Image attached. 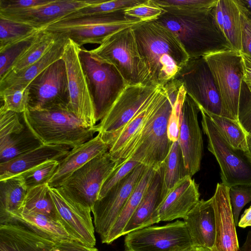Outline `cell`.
Wrapping results in <instances>:
<instances>
[{
  "mask_svg": "<svg viewBox=\"0 0 251 251\" xmlns=\"http://www.w3.org/2000/svg\"><path fill=\"white\" fill-rule=\"evenodd\" d=\"M56 242L16 220L0 224V251H55Z\"/></svg>",
  "mask_w": 251,
  "mask_h": 251,
  "instance_id": "21",
  "label": "cell"
},
{
  "mask_svg": "<svg viewBox=\"0 0 251 251\" xmlns=\"http://www.w3.org/2000/svg\"><path fill=\"white\" fill-rule=\"evenodd\" d=\"M27 191L17 176L0 180V224L11 222L13 215L22 208Z\"/></svg>",
  "mask_w": 251,
  "mask_h": 251,
  "instance_id": "29",
  "label": "cell"
},
{
  "mask_svg": "<svg viewBox=\"0 0 251 251\" xmlns=\"http://www.w3.org/2000/svg\"><path fill=\"white\" fill-rule=\"evenodd\" d=\"M241 63L243 69V81L251 92V55L241 52Z\"/></svg>",
  "mask_w": 251,
  "mask_h": 251,
  "instance_id": "52",
  "label": "cell"
},
{
  "mask_svg": "<svg viewBox=\"0 0 251 251\" xmlns=\"http://www.w3.org/2000/svg\"><path fill=\"white\" fill-rule=\"evenodd\" d=\"M58 222L72 240L94 247L96 240L91 209L75 201L60 188L49 189Z\"/></svg>",
  "mask_w": 251,
  "mask_h": 251,
  "instance_id": "17",
  "label": "cell"
},
{
  "mask_svg": "<svg viewBox=\"0 0 251 251\" xmlns=\"http://www.w3.org/2000/svg\"><path fill=\"white\" fill-rule=\"evenodd\" d=\"M38 30L29 25L0 17V49Z\"/></svg>",
  "mask_w": 251,
  "mask_h": 251,
  "instance_id": "39",
  "label": "cell"
},
{
  "mask_svg": "<svg viewBox=\"0 0 251 251\" xmlns=\"http://www.w3.org/2000/svg\"><path fill=\"white\" fill-rule=\"evenodd\" d=\"M125 245L132 251H179L193 246L184 221L178 220L131 232L126 235Z\"/></svg>",
  "mask_w": 251,
  "mask_h": 251,
  "instance_id": "15",
  "label": "cell"
},
{
  "mask_svg": "<svg viewBox=\"0 0 251 251\" xmlns=\"http://www.w3.org/2000/svg\"><path fill=\"white\" fill-rule=\"evenodd\" d=\"M116 166L108 151L76 170L58 188L75 201L92 209L103 183Z\"/></svg>",
  "mask_w": 251,
  "mask_h": 251,
  "instance_id": "11",
  "label": "cell"
},
{
  "mask_svg": "<svg viewBox=\"0 0 251 251\" xmlns=\"http://www.w3.org/2000/svg\"><path fill=\"white\" fill-rule=\"evenodd\" d=\"M241 1L251 12V0H241Z\"/></svg>",
  "mask_w": 251,
  "mask_h": 251,
  "instance_id": "56",
  "label": "cell"
},
{
  "mask_svg": "<svg viewBox=\"0 0 251 251\" xmlns=\"http://www.w3.org/2000/svg\"><path fill=\"white\" fill-rule=\"evenodd\" d=\"M155 171L149 167L140 179L110 230L104 243L110 244L122 236L124 228L140 204Z\"/></svg>",
  "mask_w": 251,
  "mask_h": 251,
  "instance_id": "31",
  "label": "cell"
},
{
  "mask_svg": "<svg viewBox=\"0 0 251 251\" xmlns=\"http://www.w3.org/2000/svg\"><path fill=\"white\" fill-rule=\"evenodd\" d=\"M99 0H51L46 4L0 17L25 23L38 29H46L73 12L97 3Z\"/></svg>",
  "mask_w": 251,
  "mask_h": 251,
  "instance_id": "19",
  "label": "cell"
},
{
  "mask_svg": "<svg viewBox=\"0 0 251 251\" xmlns=\"http://www.w3.org/2000/svg\"><path fill=\"white\" fill-rule=\"evenodd\" d=\"M240 12L242 50L251 55V12L241 0H237Z\"/></svg>",
  "mask_w": 251,
  "mask_h": 251,
  "instance_id": "49",
  "label": "cell"
},
{
  "mask_svg": "<svg viewBox=\"0 0 251 251\" xmlns=\"http://www.w3.org/2000/svg\"><path fill=\"white\" fill-rule=\"evenodd\" d=\"M39 30L0 49V78L4 75L19 56L32 43Z\"/></svg>",
  "mask_w": 251,
  "mask_h": 251,
  "instance_id": "42",
  "label": "cell"
},
{
  "mask_svg": "<svg viewBox=\"0 0 251 251\" xmlns=\"http://www.w3.org/2000/svg\"><path fill=\"white\" fill-rule=\"evenodd\" d=\"M173 108L162 86L157 101L141 126L126 145L111 156L117 166L133 160L154 170L161 166L173 144L168 135V125Z\"/></svg>",
  "mask_w": 251,
  "mask_h": 251,
  "instance_id": "1",
  "label": "cell"
},
{
  "mask_svg": "<svg viewBox=\"0 0 251 251\" xmlns=\"http://www.w3.org/2000/svg\"><path fill=\"white\" fill-rule=\"evenodd\" d=\"M229 197L236 226L242 209L251 201V185H239L229 188Z\"/></svg>",
  "mask_w": 251,
  "mask_h": 251,
  "instance_id": "44",
  "label": "cell"
},
{
  "mask_svg": "<svg viewBox=\"0 0 251 251\" xmlns=\"http://www.w3.org/2000/svg\"><path fill=\"white\" fill-rule=\"evenodd\" d=\"M126 251H131V250H126Z\"/></svg>",
  "mask_w": 251,
  "mask_h": 251,
  "instance_id": "59",
  "label": "cell"
},
{
  "mask_svg": "<svg viewBox=\"0 0 251 251\" xmlns=\"http://www.w3.org/2000/svg\"><path fill=\"white\" fill-rule=\"evenodd\" d=\"M140 164L135 161L128 160L117 166L103 183L98 200L102 199L110 189L123 179Z\"/></svg>",
  "mask_w": 251,
  "mask_h": 251,
  "instance_id": "47",
  "label": "cell"
},
{
  "mask_svg": "<svg viewBox=\"0 0 251 251\" xmlns=\"http://www.w3.org/2000/svg\"><path fill=\"white\" fill-rule=\"evenodd\" d=\"M161 91L162 86H159L152 97L142 107L118 136L109 145L108 152L111 156L120 151L138 130L157 101Z\"/></svg>",
  "mask_w": 251,
  "mask_h": 251,
  "instance_id": "35",
  "label": "cell"
},
{
  "mask_svg": "<svg viewBox=\"0 0 251 251\" xmlns=\"http://www.w3.org/2000/svg\"><path fill=\"white\" fill-rule=\"evenodd\" d=\"M193 246L212 251L215 244L216 221L212 198L200 200L183 219Z\"/></svg>",
  "mask_w": 251,
  "mask_h": 251,
  "instance_id": "25",
  "label": "cell"
},
{
  "mask_svg": "<svg viewBox=\"0 0 251 251\" xmlns=\"http://www.w3.org/2000/svg\"><path fill=\"white\" fill-rule=\"evenodd\" d=\"M71 149L68 146L42 145L9 161L0 164V180L17 176L50 160L60 161Z\"/></svg>",
  "mask_w": 251,
  "mask_h": 251,
  "instance_id": "26",
  "label": "cell"
},
{
  "mask_svg": "<svg viewBox=\"0 0 251 251\" xmlns=\"http://www.w3.org/2000/svg\"><path fill=\"white\" fill-rule=\"evenodd\" d=\"M212 73L223 107L230 119L238 122L240 97L243 83L240 51L227 50L203 57Z\"/></svg>",
  "mask_w": 251,
  "mask_h": 251,
  "instance_id": "9",
  "label": "cell"
},
{
  "mask_svg": "<svg viewBox=\"0 0 251 251\" xmlns=\"http://www.w3.org/2000/svg\"><path fill=\"white\" fill-rule=\"evenodd\" d=\"M199 185L189 176L178 182L167 195L158 209L160 221L184 219L200 201Z\"/></svg>",
  "mask_w": 251,
  "mask_h": 251,
  "instance_id": "22",
  "label": "cell"
},
{
  "mask_svg": "<svg viewBox=\"0 0 251 251\" xmlns=\"http://www.w3.org/2000/svg\"><path fill=\"white\" fill-rule=\"evenodd\" d=\"M213 7L186 13L163 11L155 21L174 33L189 59L231 50L217 24Z\"/></svg>",
  "mask_w": 251,
  "mask_h": 251,
  "instance_id": "3",
  "label": "cell"
},
{
  "mask_svg": "<svg viewBox=\"0 0 251 251\" xmlns=\"http://www.w3.org/2000/svg\"><path fill=\"white\" fill-rule=\"evenodd\" d=\"M160 168L162 175V196L164 199L178 182L188 176L178 140L173 142L169 154Z\"/></svg>",
  "mask_w": 251,
  "mask_h": 251,
  "instance_id": "34",
  "label": "cell"
},
{
  "mask_svg": "<svg viewBox=\"0 0 251 251\" xmlns=\"http://www.w3.org/2000/svg\"><path fill=\"white\" fill-rule=\"evenodd\" d=\"M206 113L231 146L236 149L249 151L247 134L238 122L224 117Z\"/></svg>",
  "mask_w": 251,
  "mask_h": 251,
  "instance_id": "37",
  "label": "cell"
},
{
  "mask_svg": "<svg viewBox=\"0 0 251 251\" xmlns=\"http://www.w3.org/2000/svg\"><path fill=\"white\" fill-rule=\"evenodd\" d=\"M79 56L100 122L128 85L114 65L90 50L80 48Z\"/></svg>",
  "mask_w": 251,
  "mask_h": 251,
  "instance_id": "7",
  "label": "cell"
},
{
  "mask_svg": "<svg viewBox=\"0 0 251 251\" xmlns=\"http://www.w3.org/2000/svg\"><path fill=\"white\" fill-rule=\"evenodd\" d=\"M159 86L127 85L94 128L109 145L115 139Z\"/></svg>",
  "mask_w": 251,
  "mask_h": 251,
  "instance_id": "13",
  "label": "cell"
},
{
  "mask_svg": "<svg viewBox=\"0 0 251 251\" xmlns=\"http://www.w3.org/2000/svg\"><path fill=\"white\" fill-rule=\"evenodd\" d=\"M213 12L217 24L232 50L241 51V19L237 0H217Z\"/></svg>",
  "mask_w": 251,
  "mask_h": 251,
  "instance_id": "28",
  "label": "cell"
},
{
  "mask_svg": "<svg viewBox=\"0 0 251 251\" xmlns=\"http://www.w3.org/2000/svg\"><path fill=\"white\" fill-rule=\"evenodd\" d=\"M12 220L22 223L38 234L55 242L72 240L57 220L44 214L21 209L13 215Z\"/></svg>",
  "mask_w": 251,
  "mask_h": 251,
  "instance_id": "30",
  "label": "cell"
},
{
  "mask_svg": "<svg viewBox=\"0 0 251 251\" xmlns=\"http://www.w3.org/2000/svg\"><path fill=\"white\" fill-rule=\"evenodd\" d=\"M49 189L48 183L28 189L21 209L44 214L57 220Z\"/></svg>",
  "mask_w": 251,
  "mask_h": 251,
  "instance_id": "36",
  "label": "cell"
},
{
  "mask_svg": "<svg viewBox=\"0 0 251 251\" xmlns=\"http://www.w3.org/2000/svg\"><path fill=\"white\" fill-rule=\"evenodd\" d=\"M239 251H251V230H250L244 244L239 248Z\"/></svg>",
  "mask_w": 251,
  "mask_h": 251,
  "instance_id": "54",
  "label": "cell"
},
{
  "mask_svg": "<svg viewBox=\"0 0 251 251\" xmlns=\"http://www.w3.org/2000/svg\"><path fill=\"white\" fill-rule=\"evenodd\" d=\"M132 28L152 84L164 86L188 61V55L174 33L155 20L141 22Z\"/></svg>",
  "mask_w": 251,
  "mask_h": 251,
  "instance_id": "2",
  "label": "cell"
},
{
  "mask_svg": "<svg viewBox=\"0 0 251 251\" xmlns=\"http://www.w3.org/2000/svg\"><path fill=\"white\" fill-rule=\"evenodd\" d=\"M238 120L246 133L251 135V92L244 82L240 97Z\"/></svg>",
  "mask_w": 251,
  "mask_h": 251,
  "instance_id": "48",
  "label": "cell"
},
{
  "mask_svg": "<svg viewBox=\"0 0 251 251\" xmlns=\"http://www.w3.org/2000/svg\"><path fill=\"white\" fill-rule=\"evenodd\" d=\"M25 126L43 145H63L71 149L94 137V127H86L69 110H35L22 114Z\"/></svg>",
  "mask_w": 251,
  "mask_h": 251,
  "instance_id": "4",
  "label": "cell"
},
{
  "mask_svg": "<svg viewBox=\"0 0 251 251\" xmlns=\"http://www.w3.org/2000/svg\"><path fill=\"white\" fill-rule=\"evenodd\" d=\"M55 251H60L57 248H56Z\"/></svg>",
  "mask_w": 251,
  "mask_h": 251,
  "instance_id": "58",
  "label": "cell"
},
{
  "mask_svg": "<svg viewBox=\"0 0 251 251\" xmlns=\"http://www.w3.org/2000/svg\"><path fill=\"white\" fill-rule=\"evenodd\" d=\"M59 165V161L50 160L16 176L23 180L28 190L37 186L48 183L56 171Z\"/></svg>",
  "mask_w": 251,
  "mask_h": 251,
  "instance_id": "40",
  "label": "cell"
},
{
  "mask_svg": "<svg viewBox=\"0 0 251 251\" xmlns=\"http://www.w3.org/2000/svg\"><path fill=\"white\" fill-rule=\"evenodd\" d=\"M132 27L112 34L98 47L90 50L114 65L128 85L155 86L140 55Z\"/></svg>",
  "mask_w": 251,
  "mask_h": 251,
  "instance_id": "6",
  "label": "cell"
},
{
  "mask_svg": "<svg viewBox=\"0 0 251 251\" xmlns=\"http://www.w3.org/2000/svg\"><path fill=\"white\" fill-rule=\"evenodd\" d=\"M51 0H0V14L18 12L44 5Z\"/></svg>",
  "mask_w": 251,
  "mask_h": 251,
  "instance_id": "50",
  "label": "cell"
},
{
  "mask_svg": "<svg viewBox=\"0 0 251 251\" xmlns=\"http://www.w3.org/2000/svg\"><path fill=\"white\" fill-rule=\"evenodd\" d=\"M199 107L186 93L180 110L178 143L185 170L192 177L200 170L203 152V140L198 122Z\"/></svg>",
  "mask_w": 251,
  "mask_h": 251,
  "instance_id": "18",
  "label": "cell"
},
{
  "mask_svg": "<svg viewBox=\"0 0 251 251\" xmlns=\"http://www.w3.org/2000/svg\"><path fill=\"white\" fill-rule=\"evenodd\" d=\"M42 145L25 126L20 133L0 140V164L9 161Z\"/></svg>",
  "mask_w": 251,
  "mask_h": 251,
  "instance_id": "33",
  "label": "cell"
},
{
  "mask_svg": "<svg viewBox=\"0 0 251 251\" xmlns=\"http://www.w3.org/2000/svg\"><path fill=\"white\" fill-rule=\"evenodd\" d=\"M125 14L143 22L154 21L162 13V9L155 5L152 0H145L139 4L126 9Z\"/></svg>",
  "mask_w": 251,
  "mask_h": 251,
  "instance_id": "46",
  "label": "cell"
},
{
  "mask_svg": "<svg viewBox=\"0 0 251 251\" xmlns=\"http://www.w3.org/2000/svg\"><path fill=\"white\" fill-rule=\"evenodd\" d=\"M80 47L68 39L62 59L68 76L70 111L87 127L97 124L96 112L87 81L80 61Z\"/></svg>",
  "mask_w": 251,
  "mask_h": 251,
  "instance_id": "14",
  "label": "cell"
},
{
  "mask_svg": "<svg viewBox=\"0 0 251 251\" xmlns=\"http://www.w3.org/2000/svg\"><path fill=\"white\" fill-rule=\"evenodd\" d=\"M175 77L199 107L207 113L229 119L203 57L189 59Z\"/></svg>",
  "mask_w": 251,
  "mask_h": 251,
  "instance_id": "12",
  "label": "cell"
},
{
  "mask_svg": "<svg viewBox=\"0 0 251 251\" xmlns=\"http://www.w3.org/2000/svg\"><path fill=\"white\" fill-rule=\"evenodd\" d=\"M149 168L140 164L95 203L91 209L94 227L102 243L136 185Z\"/></svg>",
  "mask_w": 251,
  "mask_h": 251,
  "instance_id": "16",
  "label": "cell"
},
{
  "mask_svg": "<svg viewBox=\"0 0 251 251\" xmlns=\"http://www.w3.org/2000/svg\"><path fill=\"white\" fill-rule=\"evenodd\" d=\"M22 114L20 116L21 114L0 108V140L24 130L25 126Z\"/></svg>",
  "mask_w": 251,
  "mask_h": 251,
  "instance_id": "45",
  "label": "cell"
},
{
  "mask_svg": "<svg viewBox=\"0 0 251 251\" xmlns=\"http://www.w3.org/2000/svg\"><path fill=\"white\" fill-rule=\"evenodd\" d=\"M0 97L2 102L0 109L19 114L23 113L28 105V87L26 88H10L1 90Z\"/></svg>",
  "mask_w": 251,
  "mask_h": 251,
  "instance_id": "43",
  "label": "cell"
},
{
  "mask_svg": "<svg viewBox=\"0 0 251 251\" xmlns=\"http://www.w3.org/2000/svg\"><path fill=\"white\" fill-rule=\"evenodd\" d=\"M59 36L60 34L45 29L40 30L32 43L2 77L16 74L37 61L50 50Z\"/></svg>",
  "mask_w": 251,
  "mask_h": 251,
  "instance_id": "32",
  "label": "cell"
},
{
  "mask_svg": "<svg viewBox=\"0 0 251 251\" xmlns=\"http://www.w3.org/2000/svg\"><path fill=\"white\" fill-rule=\"evenodd\" d=\"M179 251H212V250L205 247L193 246Z\"/></svg>",
  "mask_w": 251,
  "mask_h": 251,
  "instance_id": "55",
  "label": "cell"
},
{
  "mask_svg": "<svg viewBox=\"0 0 251 251\" xmlns=\"http://www.w3.org/2000/svg\"><path fill=\"white\" fill-rule=\"evenodd\" d=\"M238 226L243 228L251 226V205L246 209L241 215Z\"/></svg>",
  "mask_w": 251,
  "mask_h": 251,
  "instance_id": "53",
  "label": "cell"
},
{
  "mask_svg": "<svg viewBox=\"0 0 251 251\" xmlns=\"http://www.w3.org/2000/svg\"><path fill=\"white\" fill-rule=\"evenodd\" d=\"M145 1V0H99L97 3L80 9L63 19L124 11L126 9L141 4Z\"/></svg>",
  "mask_w": 251,
  "mask_h": 251,
  "instance_id": "38",
  "label": "cell"
},
{
  "mask_svg": "<svg viewBox=\"0 0 251 251\" xmlns=\"http://www.w3.org/2000/svg\"><path fill=\"white\" fill-rule=\"evenodd\" d=\"M199 108L203 131L207 138V149L219 165L222 183L228 188L251 185V154L249 151L231 146L206 112L201 107Z\"/></svg>",
  "mask_w": 251,
  "mask_h": 251,
  "instance_id": "8",
  "label": "cell"
},
{
  "mask_svg": "<svg viewBox=\"0 0 251 251\" xmlns=\"http://www.w3.org/2000/svg\"><path fill=\"white\" fill-rule=\"evenodd\" d=\"M56 245L60 251H99L95 247H89L74 240L59 241Z\"/></svg>",
  "mask_w": 251,
  "mask_h": 251,
  "instance_id": "51",
  "label": "cell"
},
{
  "mask_svg": "<svg viewBox=\"0 0 251 251\" xmlns=\"http://www.w3.org/2000/svg\"><path fill=\"white\" fill-rule=\"evenodd\" d=\"M229 189L222 183H218L212 197L216 221L215 244L212 251H239Z\"/></svg>",
  "mask_w": 251,
  "mask_h": 251,
  "instance_id": "20",
  "label": "cell"
},
{
  "mask_svg": "<svg viewBox=\"0 0 251 251\" xmlns=\"http://www.w3.org/2000/svg\"><path fill=\"white\" fill-rule=\"evenodd\" d=\"M163 200L162 175L160 167L155 170L140 204L124 228L122 236L159 223L157 211Z\"/></svg>",
  "mask_w": 251,
  "mask_h": 251,
  "instance_id": "24",
  "label": "cell"
},
{
  "mask_svg": "<svg viewBox=\"0 0 251 251\" xmlns=\"http://www.w3.org/2000/svg\"><path fill=\"white\" fill-rule=\"evenodd\" d=\"M247 143L249 151L251 154V135L247 134Z\"/></svg>",
  "mask_w": 251,
  "mask_h": 251,
  "instance_id": "57",
  "label": "cell"
},
{
  "mask_svg": "<svg viewBox=\"0 0 251 251\" xmlns=\"http://www.w3.org/2000/svg\"><path fill=\"white\" fill-rule=\"evenodd\" d=\"M163 11L186 13L212 8L217 0H152Z\"/></svg>",
  "mask_w": 251,
  "mask_h": 251,
  "instance_id": "41",
  "label": "cell"
},
{
  "mask_svg": "<svg viewBox=\"0 0 251 251\" xmlns=\"http://www.w3.org/2000/svg\"><path fill=\"white\" fill-rule=\"evenodd\" d=\"M108 150L109 146L100 133L80 146L72 149L59 161L58 167L50 180L49 185L50 187H59L76 170Z\"/></svg>",
  "mask_w": 251,
  "mask_h": 251,
  "instance_id": "23",
  "label": "cell"
},
{
  "mask_svg": "<svg viewBox=\"0 0 251 251\" xmlns=\"http://www.w3.org/2000/svg\"><path fill=\"white\" fill-rule=\"evenodd\" d=\"M68 40L60 34L59 37L50 50L37 61L16 74L0 79V91L10 88H27L42 72L62 58Z\"/></svg>",
  "mask_w": 251,
  "mask_h": 251,
  "instance_id": "27",
  "label": "cell"
},
{
  "mask_svg": "<svg viewBox=\"0 0 251 251\" xmlns=\"http://www.w3.org/2000/svg\"><path fill=\"white\" fill-rule=\"evenodd\" d=\"M124 11L62 19L45 29L71 40L80 48L88 44L100 45L112 34L143 22L126 16Z\"/></svg>",
  "mask_w": 251,
  "mask_h": 251,
  "instance_id": "5",
  "label": "cell"
},
{
  "mask_svg": "<svg viewBox=\"0 0 251 251\" xmlns=\"http://www.w3.org/2000/svg\"><path fill=\"white\" fill-rule=\"evenodd\" d=\"M27 108L35 110H69L70 94L64 61L60 59L28 85Z\"/></svg>",
  "mask_w": 251,
  "mask_h": 251,
  "instance_id": "10",
  "label": "cell"
}]
</instances>
